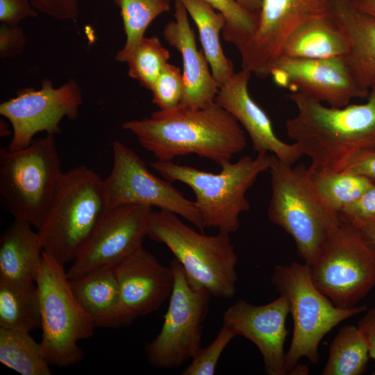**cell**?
<instances>
[{
	"label": "cell",
	"instance_id": "cell-23",
	"mask_svg": "<svg viewBox=\"0 0 375 375\" xmlns=\"http://www.w3.org/2000/svg\"><path fill=\"white\" fill-rule=\"evenodd\" d=\"M43 251L38 231L29 223L14 219L1 238L0 281L36 284Z\"/></svg>",
	"mask_w": 375,
	"mask_h": 375
},
{
	"label": "cell",
	"instance_id": "cell-3",
	"mask_svg": "<svg viewBox=\"0 0 375 375\" xmlns=\"http://www.w3.org/2000/svg\"><path fill=\"white\" fill-rule=\"evenodd\" d=\"M272 158L268 153H259L254 158L245 156L223 164L218 174L173 161L157 160L151 165L166 180L182 182L192 190L204 228H215L230 235L238 230L240 215L250 210L247 192L261 173L269 171Z\"/></svg>",
	"mask_w": 375,
	"mask_h": 375
},
{
	"label": "cell",
	"instance_id": "cell-39",
	"mask_svg": "<svg viewBox=\"0 0 375 375\" xmlns=\"http://www.w3.org/2000/svg\"><path fill=\"white\" fill-rule=\"evenodd\" d=\"M343 172L362 176L375 182V147L358 153Z\"/></svg>",
	"mask_w": 375,
	"mask_h": 375
},
{
	"label": "cell",
	"instance_id": "cell-18",
	"mask_svg": "<svg viewBox=\"0 0 375 375\" xmlns=\"http://www.w3.org/2000/svg\"><path fill=\"white\" fill-rule=\"evenodd\" d=\"M125 310L135 320L159 309L169 299L174 276L143 246L114 267Z\"/></svg>",
	"mask_w": 375,
	"mask_h": 375
},
{
	"label": "cell",
	"instance_id": "cell-15",
	"mask_svg": "<svg viewBox=\"0 0 375 375\" xmlns=\"http://www.w3.org/2000/svg\"><path fill=\"white\" fill-rule=\"evenodd\" d=\"M152 207L129 204L109 208L94 233L72 262L69 279L103 267H114L141 247Z\"/></svg>",
	"mask_w": 375,
	"mask_h": 375
},
{
	"label": "cell",
	"instance_id": "cell-20",
	"mask_svg": "<svg viewBox=\"0 0 375 375\" xmlns=\"http://www.w3.org/2000/svg\"><path fill=\"white\" fill-rule=\"evenodd\" d=\"M174 19L164 27L167 42L182 57L185 92L181 106L200 108L215 101L219 86L208 67V62L197 47L188 13L179 0L174 1Z\"/></svg>",
	"mask_w": 375,
	"mask_h": 375
},
{
	"label": "cell",
	"instance_id": "cell-6",
	"mask_svg": "<svg viewBox=\"0 0 375 375\" xmlns=\"http://www.w3.org/2000/svg\"><path fill=\"white\" fill-rule=\"evenodd\" d=\"M147 236L169 248L193 288H205L218 298L235 295L238 256L229 234L206 235L186 225L178 215L160 209L151 213Z\"/></svg>",
	"mask_w": 375,
	"mask_h": 375
},
{
	"label": "cell",
	"instance_id": "cell-35",
	"mask_svg": "<svg viewBox=\"0 0 375 375\" xmlns=\"http://www.w3.org/2000/svg\"><path fill=\"white\" fill-rule=\"evenodd\" d=\"M33 8L59 20H74L79 15V0H30Z\"/></svg>",
	"mask_w": 375,
	"mask_h": 375
},
{
	"label": "cell",
	"instance_id": "cell-11",
	"mask_svg": "<svg viewBox=\"0 0 375 375\" xmlns=\"http://www.w3.org/2000/svg\"><path fill=\"white\" fill-rule=\"evenodd\" d=\"M174 283L160 331L145 345L148 363L158 369H174L192 360L201 348L203 323L211 294L189 283L181 263L170 262Z\"/></svg>",
	"mask_w": 375,
	"mask_h": 375
},
{
	"label": "cell",
	"instance_id": "cell-25",
	"mask_svg": "<svg viewBox=\"0 0 375 375\" xmlns=\"http://www.w3.org/2000/svg\"><path fill=\"white\" fill-rule=\"evenodd\" d=\"M198 28L203 54L219 88L235 74L233 62L224 54L220 33L224 28V16L203 0H179Z\"/></svg>",
	"mask_w": 375,
	"mask_h": 375
},
{
	"label": "cell",
	"instance_id": "cell-37",
	"mask_svg": "<svg viewBox=\"0 0 375 375\" xmlns=\"http://www.w3.org/2000/svg\"><path fill=\"white\" fill-rule=\"evenodd\" d=\"M340 214L349 222L375 218V183Z\"/></svg>",
	"mask_w": 375,
	"mask_h": 375
},
{
	"label": "cell",
	"instance_id": "cell-5",
	"mask_svg": "<svg viewBox=\"0 0 375 375\" xmlns=\"http://www.w3.org/2000/svg\"><path fill=\"white\" fill-rule=\"evenodd\" d=\"M109 208L103 179L78 166L64 172L54 199L38 229L43 250L59 262H72Z\"/></svg>",
	"mask_w": 375,
	"mask_h": 375
},
{
	"label": "cell",
	"instance_id": "cell-43",
	"mask_svg": "<svg viewBox=\"0 0 375 375\" xmlns=\"http://www.w3.org/2000/svg\"><path fill=\"white\" fill-rule=\"evenodd\" d=\"M244 9L247 11L258 14L261 5V0H235Z\"/></svg>",
	"mask_w": 375,
	"mask_h": 375
},
{
	"label": "cell",
	"instance_id": "cell-28",
	"mask_svg": "<svg viewBox=\"0 0 375 375\" xmlns=\"http://www.w3.org/2000/svg\"><path fill=\"white\" fill-rule=\"evenodd\" d=\"M0 362L22 375H51L40 344L30 332L0 327Z\"/></svg>",
	"mask_w": 375,
	"mask_h": 375
},
{
	"label": "cell",
	"instance_id": "cell-21",
	"mask_svg": "<svg viewBox=\"0 0 375 375\" xmlns=\"http://www.w3.org/2000/svg\"><path fill=\"white\" fill-rule=\"evenodd\" d=\"M69 280L71 290L94 326L118 328L133 319L123 306L114 267H103Z\"/></svg>",
	"mask_w": 375,
	"mask_h": 375
},
{
	"label": "cell",
	"instance_id": "cell-42",
	"mask_svg": "<svg viewBox=\"0 0 375 375\" xmlns=\"http://www.w3.org/2000/svg\"><path fill=\"white\" fill-rule=\"evenodd\" d=\"M350 2L356 9L375 19V0H350Z\"/></svg>",
	"mask_w": 375,
	"mask_h": 375
},
{
	"label": "cell",
	"instance_id": "cell-40",
	"mask_svg": "<svg viewBox=\"0 0 375 375\" xmlns=\"http://www.w3.org/2000/svg\"><path fill=\"white\" fill-rule=\"evenodd\" d=\"M358 326L367 341L369 357L375 360V307L368 310L358 320Z\"/></svg>",
	"mask_w": 375,
	"mask_h": 375
},
{
	"label": "cell",
	"instance_id": "cell-33",
	"mask_svg": "<svg viewBox=\"0 0 375 375\" xmlns=\"http://www.w3.org/2000/svg\"><path fill=\"white\" fill-rule=\"evenodd\" d=\"M150 91L152 102L159 110H168L178 107L185 92L183 73L178 67L168 62Z\"/></svg>",
	"mask_w": 375,
	"mask_h": 375
},
{
	"label": "cell",
	"instance_id": "cell-17",
	"mask_svg": "<svg viewBox=\"0 0 375 375\" xmlns=\"http://www.w3.org/2000/svg\"><path fill=\"white\" fill-rule=\"evenodd\" d=\"M289 313L288 301L282 295L264 305L240 299L225 310L223 320L236 335L244 337L257 347L267 374L285 375L284 344L288 334L285 320Z\"/></svg>",
	"mask_w": 375,
	"mask_h": 375
},
{
	"label": "cell",
	"instance_id": "cell-44",
	"mask_svg": "<svg viewBox=\"0 0 375 375\" xmlns=\"http://www.w3.org/2000/svg\"><path fill=\"white\" fill-rule=\"evenodd\" d=\"M372 374H373V375H375V372H374L372 373Z\"/></svg>",
	"mask_w": 375,
	"mask_h": 375
},
{
	"label": "cell",
	"instance_id": "cell-32",
	"mask_svg": "<svg viewBox=\"0 0 375 375\" xmlns=\"http://www.w3.org/2000/svg\"><path fill=\"white\" fill-rule=\"evenodd\" d=\"M222 13L226 19L223 39L239 49L254 33L258 14L244 9L235 0H203Z\"/></svg>",
	"mask_w": 375,
	"mask_h": 375
},
{
	"label": "cell",
	"instance_id": "cell-36",
	"mask_svg": "<svg viewBox=\"0 0 375 375\" xmlns=\"http://www.w3.org/2000/svg\"><path fill=\"white\" fill-rule=\"evenodd\" d=\"M26 42L23 28L19 25L2 24L0 26V57L11 58L22 53Z\"/></svg>",
	"mask_w": 375,
	"mask_h": 375
},
{
	"label": "cell",
	"instance_id": "cell-14",
	"mask_svg": "<svg viewBox=\"0 0 375 375\" xmlns=\"http://www.w3.org/2000/svg\"><path fill=\"white\" fill-rule=\"evenodd\" d=\"M278 86L327 106L342 108L369 93L358 83L344 56L324 59L279 57L264 72Z\"/></svg>",
	"mask_w": 375,
	"mask_h": 375
},
{
	"label": "cell",
	"instance_id": "cell-13",
	"mask_svg": "<svg viewBox=\"0 0 375 375\" xmlns=\"http://www.w3.org/2000/svg\"><path fill=\"white\" fill-rule=\"evenodd\" d=\"M83 94L78 82L69 79L59 88L45 78L39 90L27 88L0 104V115L10 122L12 137L7 149L15 151L27 147L40 132L49 135L60 132L64 117L73 120L78 117Z\"/></svg>",
	"mask_w": 375,
	"mask_h": 375
},
{
	"label": "cell",
	"instance_id": "cell-27",
	"mask_svg": "<svg viewBox=\"0 0 375 375\" xmlns=\"http://www.w3.org/2000/svg\"><path fill=\"white\" fill-rule=\"evenodd\" d=\"M369 357L367 341L358 326L342 327L332 340L322 375H360Z\"/></svg>",
	"mask_w": 375,
	"mask_h": 375
},
{
	"label": "cell",
	"instance_id": "cell-9",
	"mask_svg": "<svg viewBox=\"0 0 375 375\" xmlns=\"http://www.w3.org/2000/svg\"><path fill=\"white\" fill-rule=\"evenodd\" d=\"M64 265L43 251L36 281L42 352L49 365L60 367L81 362L84 353L78 342L90 338L96 328L75 298Z\"/></svg>",
	"mask_w": 375,
	"mask_h": 375
},
{
	"label": "cell",
	"instance_id": "cell-22",
	"mask_svg": "<svg viewBox=\"0 0 375 375\" xmlns=\"http://www.w3.org/2000/svg\"><path fill=\"white\" fill-rule=\"evenodd\" d=\"M331 15L347 39L344 58L360 86L369 92L375 88V19L350 0H331Z\"/></svg>",
	"mask_w": 375,
	"mask_h": 375
},
{
	"label": "cell",
	"instance_id": "cell-19",
	"mask_svg": "<svg viewBox=\"0 0 375 375\" xmlns=\"http://www.w3.org/2000/svg\"><path fill=\"white\" fill-rule=\"evenodd\" d=\"M251 74L244 69L235 73L219 88L215 101L240 123L255 151L270 153L293 165L303 155L295 143L288 144L278 138L269 116L251 97L248 90Z\"/></svg>",
	"mask_w": 375,
	"mask_h": 375
},
{
	"label": "cell",
	"instance_id": "cell-26",
	"mask_svg": "<svg viewBox=\"0 0 375 375\" xmlns=\"http://www.w3.org/2000/svg\"><path fill=\"white\" fill-rule=\"evenodd\" d=\"M0 327L26 332L41 328L36 284L24 285L0 281Z\"/></svg>",
	"mask_w": 375,
	"mask_h": 375
},
{
	"label": "cell",
	"instance_id": "cell-8",
	"mask_svg": "<svg viewBox=\"0 0 375 375\" xmlns=\"http://www.w3.org/2000/svg\"><path fill=\"white\" fill-rule=\"evenodd\" d=\"M272 284L289 303L293 319V334L285 353L287 373L293 371L299 360L307 358L319 362L318 347L323 338L341 322L367 310V305L342 309L315 285L308 265L295 261L275 265Z\"/></svg>",
	"mask_w": 375,
	"mask_h": 375
},
{
	"label": "cell",
	"instance_id": "cell-10",
	"mask_svg": "<svg viewBox=\"0 0 375 375\" xmlns=\"http://www.w3.org/2000/svg\"><path fill=\"white\" fill-rule=\"evenodd\" d=\"M342 218L310 267L317 289L335 306L351 309L375 287V249Z\"/></svg>",
	"mask_w": 375,
	"mask_h": 375
},
{
	"label": "cell",
	"instance_id": "cell-1",
	"mask_svg": "<svg viewBox=\"0 0 375 375\" xmlns=\"http://www.w3.org/2000/svg\"><path fill=\"white\" fill-rule=\"evenodd\" d=\"M122 127L160 160L196 154L222 166L247 146L243 128L216 101L200 108L179 105L158 110L149 117L126 121Z\"/></svg>",
	"mask_w": 375,
	"mask_h": 375
},
{
	"label": "cell",
	"instance_id": "cell-29",
	"mask_svg": "<svg viewBox=\"0 0 375 375\" xmlns=\"http://www.w3.org/2000/svg\"><path fill=\"white\" fill-rule=\"evenodd\" d=\"M120 10L126 41L115 60L126 62L144 37L150 24L171 9L172 0H111Z\"/></svg>",
	"mask_w": 375,
	"mask_h": 375
},
{
	"label": "cell",
	"instance_id": "cell-24",
	"mask_svg": "<svg viewBox=\"0 0 375 375\" xmlns=\"http://www.w3.org/2000/svg\"><path fill=\"white\" fill-rule=\"evenodd\" d=\"M347 39L332 15L310 19L288 38L279 57L324 59L344 56Z\"/></svg>",
	"mask_w": 375,
	"mask_h": 375
},
{
	"label": "cell",
	"instance_id": "cell-4",
	"mask_svg": "<svg viewBox=\"0 0 375 375\" xmlns=\"http://www.w3.org/2000/svg\"><path fill=\"white\" fill-rule=\"evenodd\" d=\"M268 172L271 176L268 218L292 238L299 256L310 267L342 216L317 194L303 163L293 166L273 155Z\"/></svg>",
	"mask_w": 375,
	"mask_h": 375
},
{
	"label": "cell",
	"instance_id": "cell-41",
	"mask_svg": "<svg viewBox=\"0 0 375 375\" xmlns=\"http://www.w3.org/2000/svg\"><path fill=\"white\" fill-rule=\"evenodd\" d=\"M365 237L375 249V218H369L351 222Z\"/></svg>",
	"mask_w": 375,
	"mask_h": 375
},
{
	"label": "cell",
	"instance_id": "cell-30",
	"mask_svg": "<svg viewBox=\"0 0 375 375\" xmlns=\"http://www.w3.org/2000/svg\"><path fill=\"white\" fill-rule=\"evenodd\" d=\"M308 172L317 194L339 213L375 183L365 176L346 172H314L308 168Z\"/></svg>",
	"mask_w": 375,
	"mask_h": 375
},
{
	"label": "cell",
	"instance_id": "cell-34",
	"mask_svg": "<svg viewBox=\"0 0 375 375\" xmlns=\"http://www.w3.org/2000/svg\"><path fill=\"white\" fill-rule=\"evenodd\" d=\"M235 336L234 331L224 324L215 339L207 347L200 348L182 375L214 374L222 353Z\"/></svg>",
	"mask_w": 375,
	"mask_h": 375
},
{
	"label": "cell",
	"instance_id": "cell-2",
	"mask_svg": "<svg viewBox=\"0 0 375 375\" xmlns=\"http://www.w3.org/2000/svg\"><path fill=\"white\" fill-rule=\"evenodd\" d=\"M287 97L296 108L286 120L287 135L310 159L309 170L343 172L358 153L375 147V88L365 103L342 108L299 93Z\"/></svg>",
	"mask_w": 375,
	"mask_h": 375
},
{
	"label": "cell",
	"instance_id": "cell-12",
	"mask_svg": "<svg viewBox=\"0 0 375 375\" xmlns=\"http://www.w3.org/2000/svg\"><path fill=\"white\" fill-rule=\"evenodd\" d=\"M113 163L103 179L109 208L136 204L172 212L196 226L204 227L194 201L185 198L172 182L152 174L144 161L119 141L112 144Z\"/></svg>",
	"mask_w": 375,
	"mask_h": 375
},
{
	"label": "cell",
	"instance_id": "cell-16",
	"mask_svg": "<svg viewBox=\"0 0 375 375\" xmlns=\"http://www.w3.org/2000/svg\"><path fill=\"white\" fill-rule=\"evenodd\" d=\"M331 14V0H261L257 28L238 49L242 69L262 77L294 31L310 19Z\"/></svg>",
	"mask_w": 375,
	"mask_h": 375
},
{
	"label": "cell",
	"instance_id": "cell-38",
	"mask_svg": "<svg viewBox=\"0 0 375 375\" xmlns=\"http://www.w3.org/2000/svg\"><path fill=\"white\" fill-rule=\"evenodd\" d=\"M37 15V10L30 0H0V21L2 24L18 25L26 18Z\"/></svg>",
	"mask_w": 375,
	"mask_h": 375
},
{
	"label": "cell",
	"instance_id": "cell-31",
	"mask_svg": "<svg viewBox=\"0 0 375 375\" xmlns=\"http://www.w3.org/2000/svg\"><path fill=\"white\" fill-rule=\"evenodd\" d=\"M169 58V51L157 37H144L127 62L128 74L151 90Z\"/></svg>",
	"mask_w": 375,
	"mask_h": 375
},
{
	"label": "cell",
	"instance_id": "cell-7",
	"mask_svg": "<svg viewBox=\"0 0 375 375\" xmlns=\"http://www.w3.org/2000/svg\"><path fill=\"white\" fill-rule=\"evenodd\" d=\"M64 172L54 135L34 139L24 149H0V197L15 219L38 228L54 199Z\"/></svg>",
	"mask_w": 375,
	"mask_h": 375
}]
</instances>
